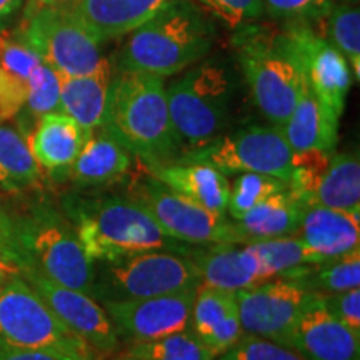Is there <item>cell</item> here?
Returning a JSON list of instances; mask_svg holds the SVG:
<instances>
[{"label":"cell","instance_id":"cell-19","mask_svg":"<svg viewBox=\"0 0 360 360\" xmlns=\"http://www.w3.org/2000/svg\"><path fill=\"white\" fill-rule=\"evenodd\" d=\"M92 132L62 112L45 114L27 137L30 152L44 172L69 177V170Z\"/></svg>","mask_w":360,"mask_h":360},{"label":"cell","instance_id":"cell-38","mask_svg":"<svg viewBox=\"0 0 360 360\" xmlns=\"http://www.w3.org/2000/svg\"><path fill=\"white\" fill-rule=\"evenodd\" d=\"M215 360H307L294 349L276 342L244 334L242 339L227 352L219 355Z\"/></svg>","mask_w":360,"mask_h":360},{"label":"cell","instance_id":"cell-27","mask_svg":"<svg viewBox=\"0 0 360 360\" xmlns=\"http://www.w3.org/2000/svg\"><path fill=\"white\" fill-rule=\"evenodd\" d=\"M42 184L44 170L34 159L25 135L0 124V192L19 197L40 191Z\"/></svg>","mask_w":360,"mask_h":360},{"label":"cell","instance_id":"cell-18","mask_svg":"<svg viewBox=\"0 0 360 360\" xmlns=\"http://www.w3.org/2000/svg\"><path fill=\"white\" fill-rule=\"evenodd\" d=\"M200 274V283L229 292H238L270 281L254 244L247 245H209L204 250L188 254Z\"/></svg>","mask_w":360,"mask_h":360},{"label":"cell","instance_id":"cell-33","mask_svg":"<svg viewBox=\"0 0 360 360\" xmlns=\"http://www.w3.org/2000/svg\"><path fill=\"white\" fill-rule=\"evenodd\" d=\"M254 247L257 249L264 264L267 265L269 274L272 278H299L312 265L309 264L302 242L299 240L295 233L294 236L255 242Z\"/></svg>","mask_w":360,"mask_h":360},{"label":"cell","instance_id":"cell-46","mask_svg":"<svg viewBox=\"0 0 360 360\" xmlns=\"http://www.w3.org/2000/svg\"><path fill=\"white\" fill-rule=\"evenodd\" d=\"M354 360H360V359H359V357H357V359H354Z\"/></svg>","mask_w":360,"mask_h":360},{"label":"cell","instance_id":"cell-25","mask_svg":"<svg viewBox=\"0 0 360 360\" xmlns=\"http://www.w3.org/2000/svg\"><path fill=\"white\" fill-rule=\"evenodd\" d=\"M307 204L299 199L289 187L274 193L236 222L238 245L255 244L269 238L294 236Z\"/></svg>","mask_w":360,"mask_h":360},{"label":"cell","instance_id":"cell-2","mask_svg":"<svg viewBox=\"0 0 360 360\" xmlns=\"http://www.w3.org/2000/svg\"><path fill=\"white\" fill-rule=\"evenodd\" d=\"M214 40V20L195 2L170 0L129 34L119 52V70L170 77L204 60Z\"/></svg>","mask_w":360,"mask_h":360},{"label":"cell","instance_id":"cell-34","mask_svg":"<svg viewBox=\"0 0 360 360\" xmlns=\"http://www.w3.org/2000/svg\"><path fill=\"white\" fill-rule=\"evenodd\" d=\"M287 188V182L265 174H238L229 188L227 217L240 220L260 202Z\"/></svg>","mask_w":360,"mask_h":360},{"label":"cell","instance_id":"cell-40","mask_svg":"<svg viewBox=\"0 0 360 360\" xmlns=\"http://www.w3.org/2000/svg\"><path fill=\"white\" fill-rule=\"evenodd\" d=\"M0 254H6L17 262L15 242H13L12 210L0 197Z\"/></svg>","mask_w":360,"mask_h":360},{"label":"cell","instance_id":"cell-42","mask_svg":"<svg viewBox=\"0 0 360 360\" xmlns=\"http://www.w3.org/2000/svg\"><path fill=\"white\" fill-rule=\"evenodd\" d=\"M25 0H0V30L8 24V20L19 12Z\"/></svg>","mask_w":360,"mask_h":360},{"label":"cell","instance_id":"cell-28","mask_svg":"<svg viewBox=\"0 0 360 360\" xmlns=\"http://www.w3.org/2000/svg\"><path fill=\"white\" fill-rule=\"evenodd\" d=\"M309 205H322L342 212H360V160L357 152L334 154L328 160Z\"/></svg>","mask_w":360,"mask_h":360},{"label":"cell","instance_id":"cell-44","mask_svg":"<svg viewBox=\"0 0 360 360\" xmlns=\"http://www.w3.org/2000/svg\"><path fill=\"white\" fill-rule=\"evenodd\" d=\"M29 2L37 4V6H47V7H64V8H70L72 4L75 0H29Z\"/></svg>","mask_w":360,"mask_h":360},{"label":"cell","instance_id":"cell-7","mask_svg":"<svg viewBox=\"0 0 360 360\" xmlns=\"http://www.w3.org/2000/svg\"><path fill=\"white\" fill-rule=\"evenodd\" d=\"M0 342L40 350L60 360H102L52 312L20 272L0 289Z\"/></svg>","mask_w":360,"mask_h":360},{"label":"cell","instance_id":"cell-31","mask_svg":"<svg viewBox=\"0 0 360 360\" xmlns=\"http://www.w3.org/2000/svg\"><path fill=\"white\" fill-rule=\"evenodd\" d=\"M299 281L322 295L357 289L360 287V249L323 264L310 265Z\"/></svg>","mask_w":360,"mask_h":360},{"label":"cell","instance_id":"cell-37","mask_svg":"<svg viewBox=\"0 0 360 360\" xmlns=\"http://www.w3.org/2000/svg\"><path fill=\"white\" fill-rule=\"evenodd\" d=\"M210 19L227 29L242 30L264 15L262 0H192Z\"/></svg>","mask_w":360,"mask_h":360},{"label":"cell","instance_id":"cell-39","mask_svg":"<svg viewBox=\"0 0 360 360\" xmlns=\"http://www.w3.org/2000/svg\"><path fill=\"white\" fill-rule=\"evenodd\" d=\"M328 312L360 334V287L339 294L322 295Z\"/></svg>","mask_w":360,"mask_h":360},{"label":"cell","instance_id":"cell-11","mask_svg":"<svg viewBox=\"0 0 360 360\" xmlns=\"http://www.w3.org/2000/svg\"><path fill=\"white\" fill-rule=\"evenodd\" d=\"M130 197L147 209L165 236L187 245H238L236 222L210 212L170 191L150 174L135 184Z\"/></svg>","mask_w":360,"mask_h":360},{"label":"cell","instance_id":"cell-45","mask_svg":"<svg viewBox=\"0 0 360 360\" xmlns=\"http://www.w3.org/2000/svg\"><path fill=\"white\" fill-rule=\"evenodd\" d=\"M340 4H352V6H359V0H335Z\"/></svg>","mask_w":360,"mask_h":360},{"label":"cell","instance_id":"cell-30","mask_svg":"<svg viewBox=\"0 0 360 360\" xmlns=\"http://www.w3.org/2000/svg\"><path fill=\"white\" fill-rule=\"evenodd\" d=\"M326 22L327 34L322 35L345 57L354 72L355 82L360 79V11L359 6L335 2L328 11Z\"/></svg>","mask_w":360,"mask_h":360},{"label":"cell","instance_id":"cell-20","mask_svg":"<svg viewBox=\"0 0 360 360\" xmlns=\"http://www.w3.org/2000/svg\"><path fill=\"white\" fill-rule=\"evenodd\" d=\"M167 2L170 0H75L70 12L102 44L130 34Z\"/></svg>","mask_w":360,"mask_h":360},{"label":"cell","instance_id":"cell-16","mask_svg":"<svg viewBox=\"0 0 360 360\" xmlns=\"http://www.w3.org/2000/svg\"><path fill=\"white\" fill-rule=\"evenodd\" d=\"M290 349L307 360H354L360 357V334L328 312L321 294L300 314Z\"/></svg>","mask_w":360,"mask_h":360},{"label":"cell","instance_id":"cell-22","mask_svg":"<svg viewBox=\"0 0 360 360\" xmlns=\"http://www.w3.org/2000/svg\"><path fill=\"white\" fill-rule=\"evenodd\" d=\"M60 77V101L58 112L72 117L84 129L97 130L103 122L110 82L114 70L109 58L103 57L96 70L84 75Z\"/></svg>","mask_w":360,"mask_h":360},{"label":"cell","instance_id":"cell-32","mask_svg":"<svg viewBox=\"0 0 360 360\" xmlns=\"http://www.w3.org/2000/svg\"><path fill=\"white\" fill-rule=\"evenodd\" d=\"M237 310L236 292H229L200 283L195 290L188 328L202 344L214 334L225 317Z\"/></svg>","mask_w":360,"mask_h":360},{"label":"cell","instance_id":"cell-21","mask_svg":"<svg viewBox=\"0 0 360 360\" xmlns=\"http://www.w3.org/2000/svg\"><path fill=\"white\" fill-rule=\"evenodd\" d=\"M339 125L340 120L322 105L302 70V82L295 107L287 122L282 125L292 154L314 148L334 154L339 142Z\"/></svg>","mask_w":360,"mask_h":360},{"label":"cell","instance_id":"cell-36","mask_svg":"<svg viewBox=\"0 0 360 360\" xmlns=\"http://www.w3.org/2000/svg\"><path fill=\"white\" fill-rule=\"evenodd\" d=\"M58 101H60V77L56 70L40 62L30 74L29 96L22 110H25L27 115L37 122L42 115L58 112Z\"/></svg>","mask_w":360,"mask_h":360},{"label":"cell","instance_id":"cell-14","mask_svg":"<svg viewBox=\"0 0 360 360\" xmlns=\"http://www.w3.org/2000/svg\"><path fill=\"white\" fill-rule=\"evenodd\" d=\"M20 276L37 290L52 312L75 335L87 342L102 360L120 347V339L109 315L92 295L60 285L30 269H20Z\"/></svg>","mask_w":360,"mask_h":360},{"label":"cell","instance_id":"cell-4","mask_svg":"<svg viewBox=\"0 0 360 360\" xmlns=\"http://www.w3.org/2000/svg\"><path fill=\"white\" fill-rule=\"evenodd\" d=\"M69 215L94 264L148 250L175 249V240L165 236L146 207L130 195L72 200Z\"/></svg>","mask_w":360,"mask_h":360},{"label":"cell","instance_id":"cell-12","mask_svg":"<svg viewBox=\"0 0 360 360\" xmlns=\"http://www.w3.org/2000/svg\"><path fill=\"white\" fill-rule=\"evenodd\" d=\"M321 294L299 278L277 277L236 292L238 319L244 334L262 337L290 349L300 314Z\"/></svg>","mask_w":360,"mask_h":360},{"label":"cell","instance_id":"cell-26","mask_svg":"<svg viewBox=\"0 0 360 360\" xmlns=\"http://www.w3.org/2000/svg\"><path fill=\"white\" fill-rule=\"evenodd\" d=\"M40 58L13 34L0 30V124L15 119L29 96V80Z\"/></svg>","mask_w":360,"mask_h":360},{"label":"cell","instance_id":"cell-29","mask_svg":"<svg viewBox=\"0 0 360 360\" xmlns=\"http://www.w3.org/2000/svg\"><path fill=\"white\" fill-rule=\"evenodd\" d=\"M103 360H215V357L187 328L162 339L120 344L114 354Z\"/></svg>","mask_w":360,"mask_h":360},{"label":"cell","instance_id":"cell-24","mask_svg":"<svg viewBox=\"0 0 360 360\" xmlns=\"http://www.w3.org/2000/svg\"><path fill=\"white\" fill-rule=\"evenodd\" d=\"M94 130L69 170V179L79 187L109 186L122 180L134 165V155L112 135Z\"/></svg>","mask_w":360,"mask_h":360},{"label":"cell","instance_id":"cell-3","mask_svg":"<svg viewBox=\"0 0 360 360\" xmlns=\"http://www.w3.org/2000/svg\"><path fill=\"white\" fill-rule=\"evenodd\" d=\"M12 220L20 269L35 270L60 285L92 295L94 262L70 219L49 202L34 200L12 210Z\"/></svg>","mask_w":360,"mask_h":360},{"label":"cell","instance_id":"cell-17","mask_svg":"<svg viewBox=\"0 0 360 360\" xmlns=\"http://www.w3.org/2000/svg\"><path fill=\"white\" fill-rule=\"evenodd\" d=\"M295 236L302 242L309 264L342 257L360 249V212L307 205Z\"/></svg>","mask_w":360,"mask_h":360},{"label":"cell","instance_id":"cell-5","mask_svg":"<svg viewBox=\"0 0 360 360\" xmlns=\"http://www.w3.org/2000/svg\"><path fill=\"white\" fill-rule=\"evenodd\" d=\"M233 79L220 60H200L167 87L170 119L180 143V157L209 146L229 125Z\"/></svg>","mask_w":360,"mask_h":360},{"label":"cell","instance_id":"cell-15","mask_svg":"<svg viewBox=\"0 0 360 360\" xmlns=\"http://www.w3.org/2000/svg\"><path fill=\"white\" fill-rule=\"evenodd\" d=\"M305 79L319 101L337 119L345 110L352 72L345 57L310 27H289Z\"/></svg>","mask_w":360,"mask_h":360},{"label":"cell","instance_id":"cell-41","mask_svg":"<svg viewBox=\"0 0 360 360\" xmlns=\"http://www.w3.org/2000/svg\"><path fill=\"white\" fill-rule=\"evenodd\" d=\"M0 360H60L51 354L40 350L13 347V345L0 342Z\"/></svg>","mask_w":360,"mask_h":360},{"label":"cell","instance_id":"cell-43","mask_svg":"<svg viewBox=\"0 0 360 360\" xmlns=\"http://www.w3.org/2000/svg\"><path fill=\"white\" fill-rule=\"evenodd\" d=\"M20 267L12 257H8L6 254H0V289L11 278L13 274H19Z\"/></svg>","mask_w":360,"mask_h":360},{"label":"cell","instance_id":"cell-10","mask_svg":"<svg viewBox=\"0 0 360 360\" xmlns=\"http://www.w3.org/2000/svg\"><path fill=\"white\" fill-rule=\"evenodd\" d=\"M175 162L205 164L224 175L265 174L289 184L292 148L278 125H250L224 134L209 146L188 152Z\"/></svg>","mask_w":360,"mask_h":360},{"label":"cell","instance_id":"cell-13","mask_svg":"<svg viewBox=\"0 0 360 360\" xmlns=\"http://www.w3.org/2000/svg\"><path fill=\"white\" fill-rule=\"evenodd\" d=\"M195 290L147 299L112 300L101 305L109 315L120 342L155 340L187 330Z\"/></svg>","mask_w":360,"mask_h":360},{"label":"cell","instance_id":"cell-35","mask_svg":"<svg viewBox=\"0 0 360 360\" xmlns=\"http://www.w3.org/2000/svg\"><path fill=\"white\" fill-rule=\"evenodd\" d=\"M264 13L270 20L289 27H310L321 24L335 0H262ZM312 29V27H310Z\"/></svg>","mask_w":360,"mask_h":360},{"label":"cell","instance_id":"cell-9","mask_svg":"<svg viewBox=\"0 0 360 360\" xmlns=\"http://www.w3.org/2000/svg\"><path fill=\"white\" fill-rule=\"evenodd\" d=\"M58 75H84L102 62L101 42L64 7L27 2L20 29L13 32Z\"/></svg>","mask_w":360,"mask_h":360},{"label":"cell","instance_id":"cell-1","mask_svg":"<svg viewBox=\"0 0 360 360\" xmlns=\"http://www.w3.org/2000/svg\"><path fill=\"white\" fill-rule=\"evenodd\" d=\"M98 129L122 143L146 169L172 164L182 154L170 119L167 87L159 75L119 70L112 77Z\"/></svg>","mask_w":360,"mask_h":360},{"label":"cell","instance_id":"cell-23","mask_svg":"<svg viewBox=\"0 0 360 360\" xmlns=\"http://www.w3.org/2000/svg\"><path fill=\"white\" fill-rule=\"evenodd\" d=\"M170 191L187 197L210 212L227 215L229 182L227 175L205 164H182L172 162L167 165L146 169Z\"/></svg>","mask_w":360,"mask_h":360},{"label":"cell","instance_id":"cell-6","mask_svg":"<svg viewBox=\"0 0 360 360\" xmlns=\"http://www.w3.org/2000/svg\"><path fill=\"white\" fill-rule=\"evenodd\" d=\"M238 64L252 101L272 125L282 127L294 110L302 82V65L289 30L281 34L240 30Z\"/></svg>","mask_w":360,"mask_h":360},{"label":"cell","instance_id":"cell-8","mask_svg":"<svg viewBox=\"0 0 360 360\" xmlns=\"http://www.w3.org/2000/svg\"><path fill=\"white\" fill-rule=\"evenodd\" d=\"M199 285L195 262L170 250H148L94 264L92 297L101 304L177 294Z\"/></svg>","mask_w":360,"mask_h":360}]
</instances>
